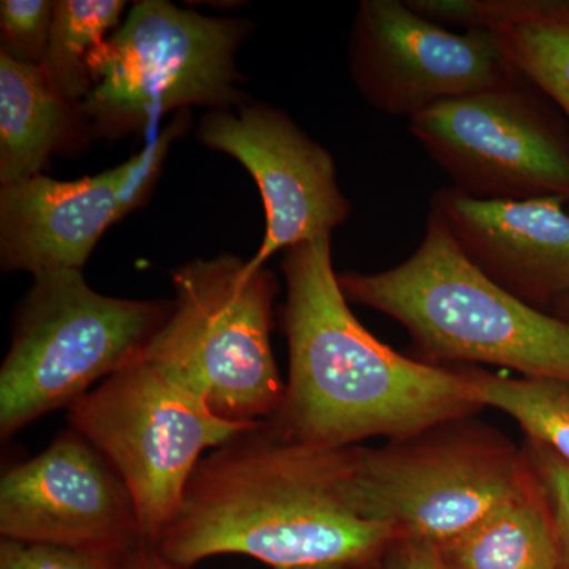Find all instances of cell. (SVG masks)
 I'll return each instance as SVG.
<instances>
[{"label": "cell", "mask_w": 569, "mask_h": 569, "mask_svg": "<svg viewBox=\"0 0 569 569\" xmlns=\"http://www.w3.org/2000/svg\"><path fill=\"white\" fill-rule=\"evenodd\" d=\"M122 164L78 181L39 174L0 189V261L32 277L81 271L121 222Z\"/></svg>", "instance_id": "cell-14"}, {"label": "cell", "mask_w": 569, "mask_h": 569, "mask_svg": "<svg viewBox=\"0 0 569 569\" xmlns=\"http://www.w3.org/2000/svg\"><path fill=\"white\" fill-rule=\"evenodd\" d=\"M0 535L13 541L118 556L144 541L121 477L73 429L3 473Z\"/></svg>", "instance_id": "cell-11"}, {"label": "cell", "mask_w": 569, "mask_h": 569, "mask_svg": "<svg viewBox=\"0 0 569 569\" xmlns=\"http://www.w3.org/2000/svg\"><path fill=\"white\" fill-rule=\"evenodd\" d=\"M54 2L3 0L0 3L2 52L17 61L41 66L50 39Z\"/></svg>", "instance_id": "cell-20"}, {"label": "cell", "mask_w": 569, "mask_h": 569, "mask_svg": "<svg viewBox=\"0 0 569 569\" xmlns=\"http://www.w3.org/2000/svg\"><path fill=\"white\" fill-rule=\"evenodd\" d=\"M170 310L99 293L81 271L33 277L0 369L3 440L138 361Z\"/></svg>", "instance_id": "cell-5"}, {"label": "cell", "mask_w": 569, "mask_h": 569, "mask_svg": "<svg viewBox=\"0 0 569 569\" xmlns=\"http://www.w3.org/2000/svg\"><path fill=\"white\" fill-rule=\"evenodd\" d=\"M282 325L290 370L279 413L266 422L307 447L403 440L481 410L467 369L407 358L370 335L348 307L331 238L284 250Z\"/></svg>", "instance_id": "cell-2"}, {"label": "cell", "mask_w": 569, "mask_h": 569, "mask_svg": "<svg viewBox=\"0 0 569 569\" xmlns=\"http://www.w3.org/2000/svg\"><path fill=\"white\" fill-rule=\"evenodd\" d=\"M569 201L479 200L455 187L432 209L452 241L498 287L545 310L569 298Z\"/></svg>", "instance_id": "cell-13"}, {"label": "cell", "mask_w": 569, "mask_h": 569, "mask_svg": "<svg viewBox=\"0 0 569 569\" xmlns=\"http://www.w3.org/2000/svg\"><path fill=\"white\" fill-rule=\"evenodd\" d=\"M121 569H182L164 559L151 542L142 541L123 557Z\"/></svg>", "instance_id": "cell-25"}, {"label": "cell", "mask_w": 569, "mask_h": 569, "mask_svg": "<svg viewBox=\"0 0 569 569\" xmlns=\"http://www.w3.org/2000/svg\"><path fill=\"white\" fill-rule=\"evenodd\" d=\"M441 20L492 32L520 77L569 119V0H447Z\"/></svg>", "instance_id": "cell-15"}, {"label": "cell", "mask_w": 569, "mask_h": 569, "mask_svg": "<svg viewBox=\"0 0 569 569\" xmlns=\"http://www.w3.org/2000/svg\"><path fill=\"white\" fill-rule=\"evenodd\" d=\"M479 407L496 408L515 419L529 440L545 445L569 463V383L493 376L467 369Z\"/></svg>", "instance_id": "cell-19"}, {"label": "cell", "mask_w": 569, "mask_h": 569, "mask_svg": "<svg viewBox=\"0 0 569 569\" xmlns=\"http://www.w3.org/2000/svg\"><path fill=\"white\" fill-rule=\"evenodd\" d=\"M244 36V22L141 0L93 52L91 92L78 108L104 134L192 104L228 110L242 99L234 54Z\"/></svg>", "instance_id": "cell-8"}, {"label": "cell", "mask_w": 569, "mask_h": 569, "mask_svg": "<svg viewBox=\"0 0 569 569\" xmlns=\"http://www.w3.org/2000/svg\"><path fill=\"white\" fill-rule=\"evenodd\" d=\"M356 86L376 110L413 116L522 81L488 29L456 33L402 0H362L350 41Z\"/></svg>", "instance_id": "cell-10"}, {"label": "cell", "mask_w": 569, "mask_h": 569, "mask_svg": "<svg viewBox=\"0 0 569 569\" xmlns=\"http://www.w3.org/2000/svg\"><path fill=\"white\" fill-rule=\"evenodd\" d=\"M433 549L443 569H561L552 512L533 471L518 493Z\"/></svg>", "instance_id": "cell-16"}, {"label": "cell", "mask_w": 569, "mask_h": 569, "mask_svg": "<svg viewBox=\"0 0 569 569\" xmlns=\"http://www.w3.org/2000/svg\"><path fill=\"white\" fill-rule=\"evenodd\" d=\"M351 460L353 448L307 447L257 426L201 459L153 546L182 569L228 553L272 569H377L399 537L359 515Z\"/></svg>", "instance_id": "cell-1"}, {"label": "cell", "mask_w": 569, "mask_h": 569, "mask_svg": "<svg viewBox=\"0 0 569 569\" xmlns=\"http://www.w3.org/2000/svg\"><path fill=\"white\" fill-rule=\"evenodd\" d=\"M350 301L395 318L432 365L467 362L523 378L568 381L569 321L520 301L467 260L436 213L403 263L373 274L346 272Z\"/></svg>", "instance_id": "cell-3"}, {"label": "cell", "mask_w": 569, "mask_h": 569, "mask_svg": "<svg viewBox=\"0 0 569 569\" xmlns=\"http://www.w3.org/2000/svg\"><path fill=\"white\" fill-rule=\"evenodd\" d=\"M171 279L174 302L141 358L224 421H271L284 396L271 343L276 276L223 253L189 261Z\"/></svg>", "instance_id": "cell-4"}, {"label": "cell", "mask_w": 569, "mask_h": 569, "mask_svg": "<svg viewBox=\"0 0 569 569\" xmlns=\"http://www.w3.org/2000/svg\"><path fill=\"white\" fill-rule=\"evenodd\" d=\"M553 316L560 317L561 320L569 321V298L560 301L559 305L552 309Z\"/></svg>", "instance_id": "cell-26"}, {"label": "cell", "mask_w": 569, "mask_h": 569, "mask_svg": "<svg viewBox=\"0 0 569 569\" xmlns=\"http://www.w3.org/2000/svg\"><path fill=\"white\" fill-rule=\"evenodd\" d=\"M523 455L548 498L559 542L561 569H569V463L545 445L529 438Z\"/></svg>", "instance_id": "cell-22"}, {"label": "cell", "mask_w": 569, "mask_h": 569, "mask_svg": "<svg viewBox=\"0 0 569 569\" xmlns=\"http://www.w3.org/2000/svg\"><path fill=\"white\" fill-rule=\"evenodd\" d=\"M69 421L121 477L151 545L178 516L203 452L254 429L217 417L142 358L71 403Z\"/></svg>", "instance_id": "cell-6"}, {"label": "cell", "mask_w": 569, "mask_h": 569, "mask_svg": "<svg viewBox=\"0 0 569 569\" xmlns=\"http://www.w3.org/2000/svg\"><path fill=\"white\" fill-rule=\"evenodd\" d=\"M126 556L13 539L0 542V569H121Z\"/></svg>", "instance_id": "cell-21"}, {"label": "cell", "mask_w": 569, "mask_h": 569, "mask_svg": "<svg viewBox=\"0 0 569 569\" xmlns=\"http://www.w3.org/2000/svg\"><path fill=\"white\" fill-rule=\"evenodd\" d=\"M186 114L183 112L179 114L170 127L163 129L162 132L153 134L140 152L134 153L127 162L122 163V219L134 211V209L140 208L144 203L146 198L151 194L153 186H156L157 179H159L160 171H162L164 157H167L171 142L186 129L187 121H189Z\"/></svg>", "instance_id": "cell-23"}, {"label": "cell", "mask_w": 569, "mask_h": 569, "mask_svg": "<svg viewBox=\"0 0 569 569\" xmlns=\"http://www.w3.org/2000/svg\"><path fill=\"white\" fill-rule=\"evenodd\" d=\"M377 569H443L433 546L413 539H397Z\"/></svg>", "instance_id": "cell-24"}, {"label": "cell", "mask_w": 569, "mask_h": 569, "mask_svg": "<svg viewBox=\"0 0 569 569\" xmlns=\"http://www.w3.org/2000/svg\"><path fill=\"white\" fill-rule=\"evenodd\" d=\"M200 140L234 157L257 182L266 212L263 241L249 260L257 268L279 250L331 238L351 213L331 153L277 108L209 112Z\"/></svg>", "instance_id": "cell-12"}, {"label": "cell", "mask_w": 569, "mask_h": 569, "mask_svg": "<svg viewBox=\"0 0 569 569\" xmlns=\"http://www.w3.org/2000/svg\"><path fill=\"white\" fill-rule=\"evenodd\" d=\"M122 0H59L54 2L50 39L41 70L63 100L80 107L92 88L93 52L122 24Z\"/></svg>", "instance_id": "cell-18"}, {"label": "cell", "mask_w": 569, "mask_h": 569, "mask_svg": "<svg viewBox=\"0 0 569 569\" xmlns=\"http://www.w3.org/2000/svg\"><path fill=\"white\" fill-rule=\"evenodd\" d=\"M526 80L441 102L410 132L455 182L479 200L569 201V133Z\"/></svg>", "instance_id": "cell-9"}, {"label": "cell", "mask_w": 569, "mask_h": 569, "mask_svg": "<svg viewBox=\"0 0 569 569\" xmlns=\"http://www.w3.org/2000/svg\"><path fill=\"white\" fill-rule=\"evenodd\" d=\"M456 422L383 448L353 447L351 497L359 515L391 527L399 539L436 548L527 485L531 470L523 449Z\"/></svg>", "instance_id": "cell-7"}, {"label": "cell", "mask_w": 569, "mask_h": 569, "mask_svg": "<svg viewBox=\"0 0 569 569\" xmlns=\"http://www.w3.org/2000/svg\"><path fill=\"white\" fill-rule=\"evenodd\" d=\"M71 104L36 63L0 51V182L41 174L69 134Z\"/></svg>", "instance_id": "cell-17"}, {"label": "cell", "mask_w": 569, "mask_h": 569, "mask_svg": "<svg viewBox=\"0 0 569 569\" xmlns=\"http://www.w3.org/2000/svg\"><path fill=\"white\" fill-rule=\"evenodd\" d=\"M295 569H346L339 567H312V568H295Z\"/></svg>", "instance_id": "cell-27"}, {"label": "cell", "mask_w": 569, "mask_h": 569, "mask_svg": "<svg viewBox=\"0 0 569 569\" xmlns=\"http://www.w3.org/2000/svg\"><path fill=\"white\" fill-rule=\"evenodd\" d=\"M568 209H569V204H568Z\"/></svg>", "instance_id": "cell-28"}]
</instances>
